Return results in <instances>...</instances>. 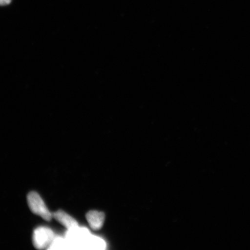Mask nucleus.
<instances>
[{
	"instance_id": "20e7f679",
	"label": "nucleus",
	"mask_w": 250,
	"mask_h": 250,
	"mask_svg": "<svg viewBox=\"0 0 250 250\" xmlns=\"http://www.w3.org/2000/svg\"><path fill=\"white\" fill-rule=\"evenodd\" d=\"M52 217L62 226L66 228L67 230L79 226L77 221L64 211L60 210L56 211L52 213Z\"/></svg>"
},
{
	"instance_id": "7ed1b4c3",
	"label": "nucleus",
	"mask_w": 250,
	"mask_h": 250,
	"mask_svg": "<svg viewBox=\"0 0 250 250\" xmlns=\"http://www.w3.org/2000/svg\"><path fill=\"white\" fill-rule=\"evenodd\" d=\"M55 237L54 232L49 228H37L33 233V245L37 249H49Z\"/></svg>"
},
{
	"instance_id": "39448f33",
	"label": "nucleus",
	"mask_w": 250,
	"mask_h": 250,
	"mask_svg": "<svg viewBox=\"0 0 250 250\" xmlns=\"http://www.w3.org/2000/svg\"><path fill=\"white\" fill-rule=\"evenodd\" d=\"M86 218L90 227L94 230L101 229L104 224L105 215L98 211H90L86 215Z\"/></svg>"
},
{
	"instance_id": "f03ea898",
	"label": "nucleus",
	"mask_w": 250,
	"mask_h": 250,
	"mask_svg": "<svg viewBox=\"0 0 250 250\" xmlns=\"http://www.w3.org/2000/svg\"><path fill=\"white\" fill-rule=\"evenodd\" d=\"M28 205L34 214L39 215L45 221H51L52 213L47 208L44 202L38 193L30 192L27 195Z\"/></svg>"
},
{
	"instance_id": "423d86ee",
	"label": "nucleus",
	"mask_w": 250,
	"mask_h": 250,
	"mask_svg": "<svg viewBox=\"0 0 250 250\" xmlns=\"http://www.w3.org/2000/svg\"><path fill=\"white\" fill-rule=\"evenodd\" d=\"M105 243L102 239L91 235L84 246V249L103 250L105 248Z\"/></svg>"
},
{
	"instance_id": "f257e3e1",
	"label": "nucleus",
	"mask_w": 250,
	"mask_h": 250,
	"mask_svg": "<svg viewBox=\"0 0 250 250\" xmlns=\"http://www.w3.org/2000/svg\"><path fill=\"white\" fill-rule=\"evenodd\" d=\"M91 236L86 228L79 226L67 230L65 238L69 246V249H84V246Z\"/></svg>"
},
{
	"instance_id": "6e6552de",
	"label": "nucleus",
	"mask_w": 250,
	"mask_h": 250,
	"mask_svg": "<svg viewBox=\"0 0 250 250\" xmlns=\"http://www.w3.org/2000/svg\"><path fill=\"white\" fill-rule=\"evenodd\" d=\"M12 0H0V5H7L11 2Z\"/></svg>"
},
{
	"instance_id": "0eeeda50",
	"label": "nucleus",
	"mask_w": 250,
	"mask_h": 250,
	"mask_svg": "<svg viewBox=\"0 0 250 250\" xmlns=\"http://www.w3.org/2000/svg\"><path fill=\"white\" fill-rule=\"evenodd\" d=\"M49 249L51 250H64L69 249V246L66 239L62 238L61 237H56L53 240Z\"/></svg>"
}]
</instances>
